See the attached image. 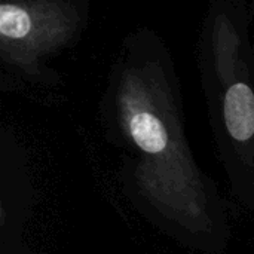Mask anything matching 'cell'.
Returning a JSON list of instances; mask_svg holds the SVG:
<instances>
[{"mask_svg":"<svg viewBox=\"0 0 254 254\" xmlns=\"http://www.w3.org/2000/svg\"><path fill=\"white\" fill-rule=\"evenodd\" d=\"M249 12H250V18H252V22L254 24V1L249 3Z\"/></svg>","mask_w":254,"mask_h":254,"instance_id":"obj_4","label":"cell"},{"mask_svg":"<svg viewBox=\"0 0 254 254\" xmlns=\"http://www.w3.org/2000/svg\"><path fill=\"white\" fill-rule=\"evenodd\" d=\"M100 113L107 138L124 153L122 182L137 208L183 247L223 253L226 208L186 138L179 76L156 31L138 28L124 39Z\"/></svg>","mask_w":254,"mask_h":254,"instance_id":"obj_1","label":"cell"},{"mask_svg":"<svg viewBox=\"0 0 254 254\" xmlns=\"http://www.w3.org/2000/svg\"><path fill=\"white\" fill-rule=\"evenodd\" d=\"M249 3H210L198 45L201 85L234 198L254 211V48Z\"/></svg>","mask_w":254,"mask_h":254,"instance_id":"obj_2","label":"cell"},{"mask_svg":"<svg viewBox=\"0 0 254 254\" xmlns=\"http://www.w3.org/2000/svg\"><path fill=\"white\" fill-rule=\"evenodd\" d=\"M88 3L18 0L0 6V60L25 77L45 74V64L85 30Z\"/></svg>","mask_w":254,"mask_h":254,"instance_id":"obj_3","label":"cell"}]
</instances>
